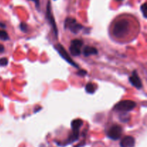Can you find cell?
<instances>
[{
  "mask_svg": "<svg viewBox=\"0 0 147 147\" xmlns=\"http://www.w3.org/2000/svg\"><path fill=\"white\" fill-rule=\"evenodd\" d=\"M116 1H123V0H116Z\"/></svg>",
  "mask_w": 147,
  "mask_h": 147,
  "instance_id": "cell-21",
  "label": "cell"
},
{
  "mask_svg": "<svg viewBox=\"0 0 147 147\" xmlns=\"http://www.w3.org/2000/svg\"><path fill=\"white\" fill-rule=\"evenodd\" d=\"M55 48L56 49V50L58 52V53L60 54V55L61 56V57H63V58L64 59L66 62H67V63H68L70 65H71L74 66V67H76V68H79L78 65L76 64V63H75L73 60H72V58L70 57V55H68V53H67V51L65 50V49L63 47V46L62 45L59 44L58 43V44H57L56 45H55Z\"/></svg>",
  "mask_w": 147,
  "mask_h": 147,
  "instance_id": "cell-5",
  "label": "cell"
},
{
  "mask_svg": "<svg viewBox=\"0 0 147 147\" xmlns=\"http://www.w3.org/2000/svg\"><path fill=\"white\" fill-rule=\"evenodd\" d=\"M47 18L49 20V22H50V25L52 26L53 27V30H54V32L55 34L56 37H57V25H56V23H55V20L54 17H53V14H52V11H51V6H50V2L48 1L47 3Z\"/></svg>",
  "mask_w": 147,
  "mask_h": 147,
  "instance_id": "cell-7",
  "label": "cell"
},
{
  "mask_svg": "<svg viewBox=\"0 0 147 147\" xmlns=\"http://www.w3.org/2000/svg\"><path fill=\"white\" fill-rule=\"evenodd\" d=\"M0 27L1 28H6V24H4V22H0Z\"/></svg>",
  "mask_w": 147,
  "mask_h": 147,
  "instance_id": "cell-20",
  "label": "cell"
},
{
  "mask_svg": "<svg viewBox=\"0 0 147 147\" xmlns=\"http://www.w3.org/2000/svg\"><path fill=\"white\" fill-rule=\"evenodd\" d=\"M129 82H130V83H131L132 86H134L136 88L141 89L142 88V81H141L140 78L138 76L136 70H134V71L133 72V73H132V76H131V77H129Z\"/></svg>",
  "mask_w": 147,
  "mask_h": 147,
  "instance_id": "cell-8",
  "label": "cell"
},
{
  "mask_svg": "<svg viewBox=\"0 0 147 147\" xmlns=\"http://www.w3.org/2000/svg\"><path fill=\"white\" fill-rule=\"evenodd\" d=\"M8 65V59L7 57H2L0 58V66L1 67H4Z\"/></svg>",
  "mask_w": 147,
  "mask_h": 147,
  "instance_id": "cell-14",
  "label": "cell"
},
{
  "mask_svg": "<svg viewBox=\"0 0 147 147\" xmlns=\"http://www.w3.org/2000/svg\"><path fill=\"white\" fill-rule=\"evenodd\" d=\"M4 51V47L1 44H0V53H3Z\"/></svg>",
  "mask_w": 147,
  "mask_h": 147,
  "instance_id": "cell-19",
  "label": "cell"
},
{
  "mask_svg": "<svg viewBox=\"0 0 147 147\" xmlns=\"http://www.w3.org/2000/svg\"><path fill=\"white\" fill-rule=\"evenodd\" d=\"M20 30L22 32H26L27 30V25L26 23L22 22L20 24Z\"/></svg>",
  "mask_w": 147,
  "mask_h": 147,
  "instance_id": "cell-16",
  "label": "cell"
},
{
  "mask_svg": "<svg viewBox=\"0 0 147 147\" xmlns=\"http://www.w3.org/2000/svg\"><path fill=\"white\" fill-rule=\"evenodd\" d=\"M136 106V103L133 100H125L116 103L113 108V110L119 112H122V113H126V112L133 110Z\"/></svg>",
  "mask_w": 147,
  "mask_h": 147,
  "instance_id": "cell-2",
  "label": "cell"
},
{
  "mask_svg": "<svg viewBox=\"0 0 147 147\" xmlns=\"http://www.w3.org/2000/svg\"><path fill=\"white\" fill-rule=\"evenodd\" d=\"M123 129L119 125H113L107 131V136L110 139L113 141L119 140L122 136Z\"/></svg>",
  "mask_w": 147,
  "mask_h": 147,
  "instance_id": "cell-4",
  "label": "cell"
},
{
  "mask_svg": "<svg viewBox=\"0 0 147 147\" xmlns=\"http://www.w3.org/2000/svg\"><path fill=\"white\" fill-rule=\"evenodd\" d=\"M96 84H94L93 83H87V85L86 86V91L88 93H90V94H93L96 92Z\"/></svg>",
  "mask_w": 147,
  "mask_h": 147,
  "instance_id": "cell-12",
  "label": "cell"
},
{
  "mask_svg": "<svg viewBox=\"0 0 147 147\" xmlns=\"http://www.w3.org/2000/svg\"><path fill=\"white\" fill-rule=\"evenodd\" d=\"M65 27L68 30L73 34H78L79 32L83 29V26L76 21V19L73 17H67L65 21Z\"/></svg>",
  "mask_w": 147,
  "mask_h": 147,
  "instance_id": "cell-3",
  "label": "cell"
},
{
  "mask_svg": "<svg viewBox=\"0 0 147 147\" xmlns=\"http://www.w3.org/2000/svg\"><path fill=\"white\" fill-rule=\"evenodd\" d=\"M135 139L131 136H126L121 139L120 142L121 147H134Z\"/></svg>",
  "mask_w": 147,
  "mask_h": 147,
  "instance_id": "cell-9",
  "label": "cell"
},
{
  "mask_svg": "<svg viewBox=\"0 0 147 147\" xmlns=\"http://www.w3.org/2000/svg\"><path fill=\"white\" fill-rule=\"evenodd\" d=\"M83 45V40L76 39V40H72L70 42V52L73 56L77 57L81 54V47Z\"/></svg>",
  "mask_w": 147,
  "mask_h": 147,
  "instance_id": "cell-6",
  "label": "cell"
},
{
  "mask_svg": "<svg viewBox=\"0 0 147 147\" xmlns=\"http://www.w3.org/2000/svg\"><path fill=\"white\" fill-rule=\"evenodd\" d=\"M130 29V22L126 19H121L116 22L113 26L112 33L113 36L117 38L124 37Z\"/></svg>",
  "mask_w": 147,
  "mask_h": 147,
  "instance_id": "cell-1",
  "label": "cell"
},
{
  "mask_svg": "<svg viewBox=\"0 0 147 147\" xmlns=\"http://www.w3.org/2000/svg\"><path fill=\"white\" fill-rule=\"evenodd\" d=\"M83 55L86 57H88V56L92 55H97L98 54V50L94 47H91V46H86L84 47L83 50Z\"/></svg>",
  "mask_w": 147,
  "mask_h": 147,
  "instance_id": "cell-10",
  "label": "cell"
},
{
  "mask_svg": "<svg viewBox=\"0 0 147 147\" xmlns=\"http://www.w3.org/2000/svg\"><path fill=\"white\" fill-rule=\"evenodd\" d=\"M77 74H78V76H82V77H83V76H85L86 74H87V72H86V70H79Z\"/></svg>",
  "mask_w": 147,
  "mask_h": 147,
  "instance_id": "cell-17",
  "label": "cell"
},
{
  "mask_svg": "<svg viewBox=\"0 0 147 147\" xmlns=\"http://www.w3.org/2000/svg\"><path fill=\"white\" fill-rule=\"evenodd\" d=\"M83 121L81 119H76L71 122V129L73 131H79L80 127L83 126Z\"/></svg>",
  "mask_w": 147,
  "mask_h": 147,
  "instance_id": "cell-11",
  "label": "cell"
},
{
  "mask_svg": "<svg viewBox=\"0 0 147 147\" xmlns=\"http://www.w3.org/2000/svg\"><path fill=\"white\" fill-rule=\"evenodd\" d=\"M29 1H34V2L35 3L36 7H37V8H38V7H40V1H39V0H29Z\"/></svg>",
  "mask_w": 147,
  "mask_h": 147,
  "instance_id": "cell-18",
  "label": "cell"
},
{
  "mask_svg": "<svg viewBox=\"0 0 147 147\" xmlns=\"http://www.w3.org/2000/svg\"><path fill=\"white\" fill-rule=\"evenodd\" d=\"M0 39L2 40H8L9 39V37L7 32L0 30Z\"/></svg>",
  "mask_w": 147,
  "mask_h": 147,
  "instance_id": "cell-13",
  "label": "cell"
},
{
  "mask_svg": "<svg viewBox=\"0 0 147 147\" xmlns=\"http://www.w3.org/2000/svg\"><path fill=\"white\" fill-rule=\"evenodd\" d=\"M141 10H142V14H143V16L144 18H146V3H144V4H143V5L141 7Z\"/></svg>",
  "mask_w": 147,
  "mask_h": 147,
  "instance_id": "cell-15",
  "label": "cell"
}]
</instances>
